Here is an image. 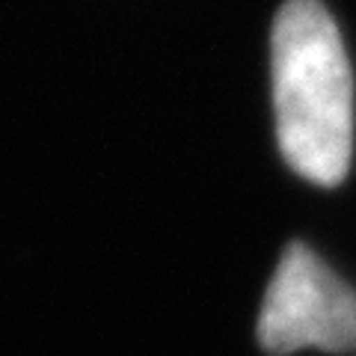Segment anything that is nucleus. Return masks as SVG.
Listing matches in <instances>:
<instances>
[{"label":"nucleus","mask_w":356,"mask_h":356,"mask_svg":"<svg viewBox=\"0 0 356 356\" xmlns=\"http://www.w3.org/2000/svg\"><path fill=\"white\" fill-rule=\"evenodd\" d=\"M276 140L294 172L339 184L353 158V74L321 0H285L270 33Z\"/></svg>","instance_id":"obj_1"},{"label":"nucleus","mask_w":356,"mask_h":356,"mask_svg":"<svg viewBox=\"0 0 356 356\" xmlns=\"http://www.w3.org/2000/svg\"><path fill=\"white\" fill-rule=\"evenodd\" d=\"M259 341L276 356L356 348V291L309 247L291 243L267 285Z\"/></svg>","instance_id":"obj_2"}]
</instances>
